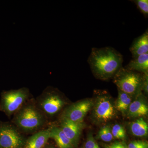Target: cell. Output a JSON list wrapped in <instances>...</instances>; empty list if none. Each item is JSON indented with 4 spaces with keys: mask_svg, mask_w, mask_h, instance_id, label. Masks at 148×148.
<instances>
[{
    "mask_svg": "<svg viewBox=\"0 0 148 148\" xmlns=\"http://www.w3.org/2000/svg\"><path fill=\"white\" fill-rule=\"evenodd\" d=\"M148 142L146 141H143V143L139 146L137 148H148Z\"/></svg>",
    "mask_w": 148,
    "mask_h": 148,
    "instance_id": "23",
    "label": "cell"
},
{
    "mask_svg": "<svg viewBox=\"0 0 148 148\" xmlns=\"http://www.w3.org/2000/svg\"><path fill=\"white\" fill-rule=\"evenodd\" d=\"M85 148H101L91 133L88 134L85 144Z\"/></svg>",
    "mask_w": 148,
    "mask_h": 148,
    "instance_id": "20",
    "label": "cell"
},
{
    "mask_svg": "<svg viewBox=\"0 0 148 148\" xmlns=\"http://www.w3.org/2000/svg\"><path fill=\"white\" fill-rule=\"evenodd\" d=\"M123 62V55L111 47L92 48L87 60L93 75L103 80L114 77Z\"/></svg>",
    "mask_w": 148,
    "mask_h": 148,
    "instance_id": "1",
    "label": "cell"
},
{
    "mask_svg": "<svg viewBox=\"0 0 148 148\" xmlns=\"http://www.w3.org/2000/svg\"><path fill=\"white\" fill-rule=\"evenodd\" d=\"M51 148V147H49V148Z\"/></svg>",
    "mask_w": 148,
    "mask_h": 148,
    "instance_id": "24",
    "label": "cell"
},
{
    "mask_svg": "<svg viewBox=\"0 0 148 148\" xmlns=\"http://www.w3.org/2000/svg\"><path fill=\"white\" fill-rule=\"evenodd\" d=\"M125 69L142 74H147L148 72V53L142 54L132 58Z\"/></svg>",
    "mask_w": 148,
    "mask_h": 148,
    "instance_id": "12",
    "label": "cell"
},
{
    "mask_svg": "<svg viewBox=\"0 0 148 148\" xmlns=\"http://www.w3.org/2000/svg\"><path fill=\"white\" fill-rule=\"evenodd\" d=\"M132 58L137 57L142 54L148 53V30L133 40L130 47Z\"/></svg>",
    "mask_w": 148,
    "mask_h": 148,
    "instance_id": "10",
    "label": "cell"
},
{
    "mask_svg": "<svg viewBox=\"0 0 148 148\" xmlns=\"http://www.w3.org/2000/svg\"><path fill=\"white\" fill-rule=\"evenodd\" d=\"M145 100L140 96L132 102L128 109L127 114L129 117L136 118L146 116L148 113V107Z\"/></svg>",
    "mask_w": 148,
    "mask_h": 148,
    "instance_id": "13",
    "label": "cell"
},
{
    "mask_svg": "<svg viewBox=\"0 0 148 148\" xmlns=\"http://www.w3.org/2000/svg\"><path fill=\"white\" fill-rule=\"evenodd\" d=\"M133 2L141 13H143L146 17L148 15V0H135Z\"/></svg>",
    "mask_w": 148,
    "mask_h": 148,
    "instance_id": "19",
    "label": "cell"
},
{
    "mask_svg": "<svg viewBox=\"0 0 148 148\" xmlns=\"http://www.w3.org/2000/svg\"><path fill=\"white\" fill-rule=\"evenodd\" d=\"M97 138L107 143L110 142L113 140L110 125H107L103 126L98 132Z\"/></svg>",
    "mask_w": 148,
    "mask_h": 148,
    "instance_id": "17",
    "label": "cell"
},
{
    "mask_svg": "<svg viewBox=\"0 0 148 148\" xmlns=\"http://www.w3.org/2000/svg\"><path fill=\"white\" fill-rule=\"evenodd\" d=\"M118 97L116 103V110L123 114L127 113L130 104L132 103L131 96L127 93L122 92L118 89Z\"/></svg>",
    "mask_w": 148,
    "mask_h": 148,
    "instance_id": "16",
    "label": "cell"
},
{
    "mask_svg": "<svg viewBox=\"0 0 148 148\" xmlns=\"http://www.w3.org/2000/svg\"><path fill=\"white\" fill-rule=\"evenodd\" d=\"M93 106L91 99H86L75 103L64 112L63 117L77 123H83L84 119Z\"/></svg>",
    "mask_w": 148,
    "mask_h": 148,
    "instance_id": "7",
    "label": "cell"
},
{
    "mask_svg": "<svg viewBox=\"0 0 148 148\" xmlns=\"http://www.w3.org/2000/svg\"><path fill=\"white\" fill-rule=\"evenodd\" d=\"M96 101L93 114L95 120L100 123H106L112 119L116 114V109L108 96L100 95Z\"/></svg>",
    "mask_w": 148,
    "mask_h": 148,
    "instance_id": "6",
    "label": "cell"
},
{
    "mask_svg": "<svg viewBox=\"0 0 148 148\" xmlns=\"http://www.w3.org/2000/svg\"><path fill=\"white\" fill-rule=\"evenodd\" d=\"M50 138L55 140L59 148L75 147L71 140L59 127H53L50 128Z\"/></svg>",
    "mask_w": 148,
    "mask_h": 148,
    "instance_id": "14",
    "label": "cell"
},
{
    "mask_svg": "<svg viewBox=\"0 0 148 148\" xmlns=\"http://www.w3.org/2000/svg\"><path fill=\"white\" fill-rule=\"evenodd\" d=\"M28 95V90L25 88L4 92L2 94L1 109L11 114L20 108Z\"/></svg>",
    "mask_w": 148,
    "mask_h": 148,
    "instance_id": "3",
    "label": "cell"
},
{
    "mask_svg": "<svg viewBox=\"0 0 148 148\" xmlns=\"http://www.w3.org/2000/svg\"><path fill=\"white\" fill-rule=\"evenodd\" d=\"M50 138V128L37 132L28 139L25 148H43Z\"/></svg>",
    "mask_w": 148,
    "mask_h": 148,
    "instance_id": "11",
    "label": "cell"
},
{
    "mask_svg": "<svg viewBox=\"0 0 148 148\" xmlns=\"http://www.w3.org/2000/svg\"><path fill=\"white\" fill-rule=\"evenodd\" d=\"M112 133L114 138L122 140L126 138L125 129L121 125H114L112 128Z\"/></svg>",
    "mask_w": 148,
    "mask_h": 148,
    "instance_id": "18",
    "label": "cell"
},
{
    "mask_svg": "<svg viewBox=\"0 0 148 148\" xmlns=\"http://www.w3.org/2000/svg\"><path fill=\"white\" fill-rule=\"evenodd\" d=\"M104 148H127L124 142H116L110 144L104 145Z\"/></svg>",
    "mask_w": 148,
    "mask_h": 148,
    "instance_id": "21",
    "label": "cell"
},
{
    "mask_svg": "<svg viewBox=\"0 0 148 148\" xmlns=\"http://www.w3.org/2000/svg\"><path fill=\"white\" fill-rule=\"evenodd\" d=\"M145 74L122 67L114 77V82L118 89L132 97L142 90Z\"/></svg>",
    "mask_w": 148,
    "mask_h": 148,
    "instance_id": "2",
    "label": "cell"
},
{
    "mask_svg": "<svg viewBox=\"0 0 148 148\" xmlns=\"http://www.w3.org/2000/svg\"><path fill=\"white\" fill-rule=\"evenodd\" d=\"M15 122L21 129L31 131L36 129L42 124L43 119L36 110L30 106L23 109L18 114Z\"/></svg>",
    "mask_w": 148,
    "mask_h": 148,
    "instance_id": "4",
    "label": "cell"
},
{
    "mask_svg": "<svg viewBox=\"0 0 148 148\" xmlns=\"http://www.w3.org/2000/svg\"><path fill=\"white\" fill-rule=\"evenodd\" d=\"M25 143L14 127L8 125H0V148H22Z\"/></svg>",
    "mask_w": 148,
    "mask_h": 148,
    "instance_id": "5",
    "label": "cell"
},
{
    "mask_svg": "<svg viewBox=\"0 0 148 148\" xmlns=\"http://www.w3.org/2000/svg\"><path fill=\"white\" fill-rule=\"evenodd\" d=\"M130 131L133 135L137 137H144L147 136L148 125L143 118H140L130 124Z\"/></svg>",
    "mask_w": 148,
    "mask_h": 148,
    "instance_id": "15",
    "label": "cell"
},
{
    "mask_svg": "<svg viewBox=\"0 0 148 148\" xmlns=\"http://www.w3.org/2000/svg\"><path fill=\"white\" fill-rule=\"evenodd\" d=\"M143 141H133L128 144L127 146V148H137L143 143Z\"/></svg>",
    "mask_w": 148,
    "mask_h": 148,
    "instance_id": "22",
    "label": "cell"
},
{
    "mask_svg": "<svg viewBox=\"0 0 148 148\" xmlns=\"http://www.w3.org/2000/svg\"><path fill=\"white\" fill-rule=\"evenodd\" d=\"M84 127V123L75 122L63 117L61 123V129L66 137L71 140L74 147L77 146Z\"/></svg>",
    "mask_w": 148,
    "mask_h": 148,
    "instance_id": "8",
    "label": "cell"
},
{
    "mask_svg": "<svg viewBox=\"0 0 148 148\" xmlns=\"http://www.w3.org/2000/svg\"><path fill=\"white\" fill-rule=\"evenodd\" d=\"M64 104L63 100L59 95L54 93H49L43 99L41 106L47 114L51 115L60 110Z\"/></svg>",
    "mask_w": 148,
    "mask_h": 148,
    "instance_id": "9",
    "label": "cell"
}]
</instances>
